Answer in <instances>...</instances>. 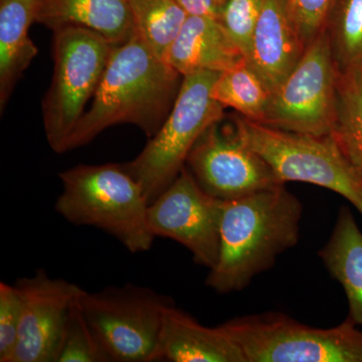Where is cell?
<instances>
[{"mask_svg":"<svg viewBox=\"0 0 362 362\" xmlns=\"http://www.w3.org/2000/svg\"><path fill=\"white\" fill-rule=\"evenodd\" d=\"M54 75L42 103L47 142L65 152L66 143L99 87L113 45L103 35L81 26L52 30Z\"/></svg>","mask_w":362,"mask_h":362,"instance_id":"obj_7","label":"cell"},{"mask_svg":"<svg viewBox=\"0 0 362 362\" xmlns=\"http://www.w3.org/2000/svg\"><path fill=\"white\" fill-rule=\"evenodd\" d=\"M232 124L240 140L270 166L283 185L311 183L337 192L354 207L362 204V182L332 136L277 129L243 116L233 117Z\"/></svg>","mask_w":362,"mask_h":362,"instance_id":"obj_6","label":"cell"},{"mask_svg":"<svg viewBox=\"0 0 362 362\" xmlns=\"http://www.w3.org/2000/svg\"><path fill=\"white\" fill-rule=\"evenodd\" d=\"M182 78L135 33L113 47L93 103L69 137L65 152L117 124H133L151 138L170 113Z\"/></svg>","mask_w":362,"mask_h":362,"instance_id":"obj_1","label":"cell"},{"mask_svg":"<svg viewBox=\"0 0 362 362\" xmlns=\"http://www.w3.org/2000/svg\"><path fill=\"white\" fill-rule=\"evenodd\" d=\"M306 47L285 0H262L247 63L271 93L294 70Z\"/></svg>","mask_w":362,"mask_h":362,"instance_id":"obj_13","label":"cell"},{"mask_svg":"<svg viewBox=\"0 0 362 362\" xmlns=\"http://www.w3.org/2000/svg\"><path fill=\"white\" fill-rule=\"evenodd\" d=\"M135 33L165 61L188 14L175 0H129Z\"/></svg>","mask_w":362,"mask_h":362,"instance_id":"obj_21","label":"cell"},{"mask_svg":"<svg viewBox=\"0 0 362 362\" xmlns=\"http://www.w3.org/2000/svg\"><path fill=\"white\" fill-rule=\"evenodd\" d=\"M63 192L57 213L76 226L104 230L131 252L151 249L150 202L139 182L120 164L75 166L59 173Z\"/></svg>","mask_w":362,"mask_h":362,"instance_id":"obj_3","label":"cell"},{"mask_svg":"<svg viewBox=\"0 0 362 362\" xmlns=\"http://www.w3.org/2000/svg\"><path fill=\"white\" fill-rule=\"evenodd\" d=\"M223 201L202 189L185 166L175 181L149 204L152 235L180 243L195 263L211 270L220 257Z\"/></svg>","mask_w":362,"mask_h":362,"instance_id":"obj_10","label":"cell"},{"mask_svg":"<svg viewBox=\"0 0 362 362\" xmlns=\"http://www.w3.org/2000/svg\"><path fill=\"white\" fill-rule=\"evenodd\" d=\"M220 73L197 71L183 76L180 92L160 129L124 168L141 185L150 204L181 173L192 147L213 124L223 120V107L211 96Z\"/></svg>","mask_w":362,"mask_h":362,"instance_id":"obj_4","label":"cell"},{"mask_svg":"<svg viewBox=\"0 0 362 362\" xmlns=\"http://www.w3.org/2000/svg\"><path fill=\"white\" fill-rule=\"evenodd\" d=\"M37 23L52 30L81 26L122 45L135 33L129 0H40Z\"/></svg>","mask_w":362,"mask_h":362,"instance_id":"obj_16","label":"cell"},{"mask_svg":"<svg viewBox=\"0 0 362 362\" xmlns=\"http://www.w3.org/2000/svg\"><path fill=\"white\" fill-rule=\"evenodd\" d=\"M211 96L226 108L235 109L240 116L261 123L265 117L271 92L247 59L220 73Z\"/></svg>","mask_w":362,"mask_h":362,"instance_id":"obj_20","label":"cell"},{"mask_svg":"<svg viewBox=\"0 0 362 362\" xmlns=\"http://www.w3.org/2000/svg\"><path fill=\"white\" fill-rule=\"evenodd\" d=\"M337 80L329 37L323 28L294 70L271 93L261 123L304 134L330 135L337 117Z\"/></svg>","mask_w":362,"mask_h":362,"instance_id":"obj_9","label":"cell"},{"mask_svg":"<svg viewBox=\"0 0 362 362\" xmlns=\"http://www.w3.org/2000/svg\"><path fill=\"white\" fill-rule=\"evenodd\" d=\"M261 7L262 0H228L218 20L247 61Z\"/></svg>","mask_w":362,"mask_h":362,"instance_id":"obj_24","label":"cell"},{"mask_svg":"<svg viewBox=\"0 0 362 362\" xmlns=\"http://www.w3.org/2000/svg\"><path fill=\"white\" fill-rule=\"evenodd\" d=\"M319 257L346 294L349 318L362 325V232L349 207L340 209L333 232Z\"/></svg>","mask_w":362,"mask_h":362,"instance_id":"obj_18","label":"cell"},{"mask_svg":"<svg viewBox=\"0 0 362 362\" xmlns=\"http://www.w3.org/2000/svg\"><path fill=\"white\" fill-rule=\"evenodd\" d=\"M80 298L69 317L58 362H111L86 318Z\"/></svg>","mask_w":362,"mask_h":362,"instance_id":"obj_23","label":"cell"},{"mask_svg":"<svg viewBox=\"0 0 362 362\" xmlns=\"http://www.w3.org/2000/svg\"><path fill=\"white\" fill-rule=\"evenodd\" d=\"M23 302L16 285L0 283V361L11 362L20 333Z\"/></svg>","mask_w":362,"mask_h":362,"instance_id":"obj_25","label":"cell"},{"mask_svg":"<svg viewBox=\"0 0 362 362\" xmlns=\"http://www.w3.org/2000/svg\"><path fill=\"white\" fill-rule=\"evenodd\" d=\"M221 123L207 128L187 157V168L202 189L225 202L283 185L240 140L233 124Z\"/></svg>","mask_w":362,"mask_h":362,"instance_id":"obj_11","label":"cell"},{"mask_svg":"<svg viewBox=\"0 0 362 362\" xmlns=\"http://www.w3.org/2000/svg\"><path fill=\"white\" fill-rule=\"evenodd\" d=\"M188 16L220 20L228 0H175Z\"/></svg>","mask_w":362,"mask_h":362,"instance_id":"obj_27","label":"cell"},{"mask_svg":"<svg viewBox=\"0 0 362 362\" xmlns=\"http://www.w3.org/2000/svg\"><path fill=\"white\" fill-rule=\"evenodd\" d=\"M80 304L111 361L151 362L164 312L175 302L151 288L126 284L84 291Z\"/></svg>","mask_w":362,"mask_h":362,"instance_id":"obj_8","label":"cell"},{"mask_svg":"<svg viewBox=\"0 0 362 362\" xmlns=\"http://www.w3.org/2000/svg\"><path fill=\"white\" fill-rule=\"evenodd\" d=\"M323 28L338 73L362 70V0H332Z\"/></svg>","mask_w":362,"mask_h":362,"instance_id":"obj_22","label":"cell"},{"mask_svg":"<svg viewBox=\"0 0 362 362\" xmlns=\"http://www.w3.org/2000/svg\"><path fill=\"white\" fill-rule=\"evenodd\" d=\"M330 135L362 182V70L338 73L337 117Z\"/></svg>","mask_w":362,"mask_h":362,"instance_id":"obj_19","label":"cell"},{"mask_svg":"<svg viewBox=\"0 0 362 362\" xmlns=\"http://www.w3.org/2000/svg\"><path fill=\"white\" fill-rule=\"evenodd\" d=\"M247 362L244 352L218 327L197 322L175 304L164 312L153 361Z\"/></svg>","mask_w":362,"mask_h":362,"instance_id":"obj_14","label":"cell"},{"mask_svg":"<svg viewBox=\"0 0 362 362\" xmlns=\"http://www.w3.org/2000/svg\"><path fill=\"white\" fill-rule=\"evenodd\" d=\"M303 206L285 185L223 202L218 263L207 287L220 294L242 291L296 246Z\"/></svg>","mask_w":362,"mask_h":362,"instance_id":"obj_2","label":"cell"},{"mask_svg":"<svg viewBox=\"0 0 362 362\" xmlns=\"http://www.w3.org/2000/svg\"><path fill=\"white\" fill-rule=\"evenodd\" d=\"M356 209L359 211V213L362 214V204H359V206H357Z\"/></svg>","mask_w":362,"mask_h":362,"instance_id":"obj_28","label":"cell"},{"mask_svg":"<svg viewBox=\"0 0 362 362\" xmlns=\"http://www.w3.org/2000/svg\"><path fill=\"white\" fill-rule=\"evenodd\" d=\"M23 302L18 344L11 362H58L74 304L82 288L40 269L16 284Z\"/></svg>","mask_w":362,"mask_h":362,"instance_id":"obj_12","label":"cell"},{"mask_svg":"<svg viewBox=\"0 0 362 362\" xmlns=\"http://www.w3.org/2000/svg\"><path fill=\"white\" fill-rule=\"evenodd\" d=\"M244 59L220 21L188 16L165 61L183 77L202 70L223 73Z\"/></svg>","mask_w":362,"mask_h":362,"instance_id":"obj_15","label":"cell"},{"mask_svg":"<svg viewBox=\"0 0 362 362\" xmlns=\"http://www.w3.org/2000/svg\"><path fill=\"white\" fill-rule=\"evenodd\" d=\"M305 45L323 30L332 0H285Z\"/></svg>","mask_w":362,"mask_h":362,"instance_id":"obj_26","label":"cell"},{"mask_svg":"<svg viewBox=\"0 0 362 362\" xmlns=\"http://www.w3.org/2000/svg\"><path fill=\"white\" fill-rule=\"evenodd\" d=\"M220 326L247 362H362V331L349 317L325 329L279 312L238 317Z\"/></svg>","mask_w":362,"mask_h":362,"instance_id":"obj_5","label":"cell"},{"mask_svg":"<svg viewBox=\"0 0 362 362\" xmlns=\"http://www.w3.org/2000/svg\"><path fill=\"white\" fill-rule=\"evenodd\" d=\"M40 0L0 1V109L4 112L16 83L39 49L28 30L37 23Z\"/></svg>","mask_w":362,"mask_h":362,"instance_id":"obj_17","label":"cell"}]
</instances>
